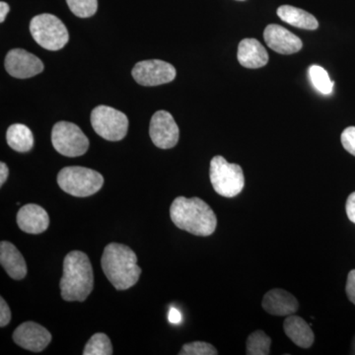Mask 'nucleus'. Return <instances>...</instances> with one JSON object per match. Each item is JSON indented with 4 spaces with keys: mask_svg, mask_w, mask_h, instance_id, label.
<instances>
[{
    "mask_svg": "<svg viewBox=\"0 0 355 355\" xmlns=\"http://www.w3.org/2000/svg\"><path fill=\"white\" fill-rule=\"evenodd\" d=\"M170 216L178 228L196 236L211 235L217 226L214 210L198 198H175L170 207Z\"/></svg>",
    "mask_w": 355,
    "mask_h": 355,
    "instance_id": "1",
    "label": "nucleus"
},
{
    "mask_svg": "<svg viewBox=\"0 0 355 355\" xmlns=\"http://www.w3.org/2000/svg\"><path fill=\"white\" fill-rule=\"evenodd\" d=\"M103 272L118 291H127L139 282L141 268L130 247L111 243L105 248L101 259Z\"/></svg>",
    "mask_w": 355,
    "mask_h": 355,
    "instance_id": "2",
    "label": "nucleus"
},
{
    "mask_svg": "<svg viewBox=\"0 0 355 355\" xmlns=\"http://www.w3.org/2000/svg\"><path fill=\"white\" fill-rule=\"evenodd\" d=\"M60 287L65 301L83 302L87 299L94 287V275L87 254L72 251L65 256Z\"/></svg>",
    "mask_w": 355,
    "mask_h": 355,
    "instance_id": "3",
    "label": "nucleus"
},
{
    "mask_svg": "<svg viewBox=\"0 0 355 355\" xmlns=\"http://www.w3.org/2000/svg\"><path fill=\"white\" fill-rule=\"evenodd\" d=\"M60 188L70 196L86 198L98 193L104 184L99 172L80 166H71L60 170L58 175Z\"/></svg>",
    "mask_w": 355,
    "mask_h": 355,
    "instance_id": "4",
    "label": "nucleus"
},
{
    "mask_svg": "<svg viewBox=\"0 0 355 355\" xmlns=\"http://www.w3.org/2000/svg\"><path fill=\"white\" fill-rule=\"evenodd\" d=\"M209 177L214 191L222 197L234 198L244 189L245 178L241 166L231 164L220 155L212 158Z\"/></svg>",
    "mask_w": 355,
    "mask_h": 355,
    "instance_id": "5",
    "label": "nucleus"
},
{
    "mask_svg": "<svg viewBox=\"0 0 355 355\" xmlns=\"http://www.w3.org/2000/svg\"><path fill=\"white\" fill-rule=\"evenodd\" d=\"M33 39L44 50L58 51L69 43V35L62 21L53 14L35 16L30 22Z\"/></svg>",
    "mask_w": 355,
    "mask_h": 355,
    "instance_id": "6",
    "label": "nucleus"
},
{
    "mask_svg": "<svg viewBox=\"0 0 355 355\" xmlns=\"http://www.w3.org/2000/svg\"><path fill=\"white\" fill-rule=\"evenodd\" d=\"M51 144L58 153L67 157H78L89 148L87 137L78 125L69 121H58L53 125Z\"/></svg>",
    "mask_w": 355,
    "mask_h": 355,
    "instance_id": "7",
    "label": "nucleus"
},
{
    "mask_svg": "<svg viewBox=\"0 0 355 355\" xmlns=\"http://www.w3.org/2000/svg\"><path fill=\"white\" fill-rule=\"evenodd\" d=\"M91 125L99 137L109 141L125 139L128 119L123 112L109 106H98L91 113Z\"/></svg>",
    "mask_w": 355,
    "mask_h": 355,
    "instance_id": "8",
    "label": "nucleus"
},
{
    "mask_svg": "<svg viewBox=\"0 0 355 355\" xmlns=\"http://www.w3.org/2000/svg\"><path fill=\"white\" fill-rule=\"evenodd\" d=\"M132 77L139 85L158 86L170 83L176 77V69L161 60H142L135 65Z\"/></svg>",
    "mask_w": 355,
    "mask_h": 355,
    "instance_id": "9",
    "label": "nucleus"
},
{
    "mask_svg": "<svg viewBox=\"0 0 355 355\" xmlns=\"http://www.w3.org/2000/svg\"><path fill=\"white\" fill-rule=\"evenodd\" d=\"M149 135L154 146L158 148H173L179 141V127L171 114L158 111L151 118Z\"/></svg>",
    "mask_w": 355,
    "mask_h": 355,
    "instance_id": "10",
    "label": "nucleus"
},
{
    "mask_svg": "<svg viewBox=\"0 0 355 355\" xmlns=\"http://www.w3.org/2000/svg\"><path fill=\"white\" fill-rule=\"evenodd\" d=\"M4 65L11 76L20 79L38 76L44 69L43 62L38 57L23 49L9 51Z\"/></svg>",
    "mask_w": 355,
    "mask_h": 355,
    "instance_id": "11",
    "label": "nucleus"
},
{
    "mask_svg": "<svg viewBox=\"0 0 355 355\" xmlns=\"http://www.w3.org/2000/svg\"><path fill=\"white\" fill-rule=\"evenodd\" d=\"M16 345L33 352H43L51 342L50 331L35 322H25L16 328L13 333Z\"/></svg>",
    "mask_w": 355,
    "mask_h": 355,
    "instance_id": "12",
    "label": "nucleus"
},
{
    "mask_svg": "<svg viewBox=\"0 0 355 355\" xmlns=\"http://www.w3.org/2000/svg\"><path fill=\"white\" fill-rule=\"evenodd\" d=\"M263 39L268 48L282 55L298 53L303 46L300 38L282 26L277 24L266 26Z\"/></svg>",
    "mask_w": 355,
    "mask_h": 355,
    "instance_id": "13",
    "label": "nucleus"
},
{
    "mask_svg": "<svg viewBox=\"0 0 355 355\" xmlns=\"http://www.w3.org/2000/svg\"><path fill=\"white\" fill-rule=\"evenodd\" d=\"M18 226L28 234H41L50 225L48 212L35 203H29L21 207L17 214Z\"/></svg>",
    "mask_w": 355,
    "mask_h": 355,
    "instance_id": "14",
    "label": "nucleus"
},
{
    "mask_svg": "<svg viewBox=\"0 0 355 355\" xmlns=\"http://www.w3.org/2000/svg\"><path fill=\"white\" fill-rule=\"evenodd\" d=\"M263 310L273 316H291L298 310L297 299L284 289H272L263 296Z\"/></svg>",
    "mask_w": 355,
    "mask_h": 355,
    "instance_id": "15",
    "label": "nucleus"
},
{
    "mask_svg": "<svg viewBox=\"0 0 355 355\" xmlns=\"http://www.w3.org/2000/svg\"><path fill=\"white\" fill-rule=\"evenodd\" d=\"M237 58L246 69H260L268 64V53L258 40L244 39L238 46Z\"/></svg>",
    "mask_w": 355,
    "mask_h": 355,
    "instance_id": "16",
    "label": "nucleus"
},
{
    "mask_svg": "<svg viewBox=\"0 0 355 355\" xmlns=\"http://www.w3.org/2000/svg\"><path fill=\"white\" fill-rule=\"evenodd\" d=\"M0 263L11 279H23L27 275V265L24 258L12 243H0Z\"/></svg>",
    "mask_w": 355,
    "mask_h": 355,
    "instance_id": "17",
    "label": "nucleus"
},
{
    "mask_svg": "<svg viewBox=\"0 0 355 355\" xmlns=\"http://www.w3.org/2000/svg\"><path fill=\"white\" fill-rule=\"evenodd\" d=\"M284 333L301 349H309L314 343L315 336L310 324L302 318L291 315L284 323Z\"/></svg>",
    "mask_w": 355,
    "mask_h": 355,
    "instance_id": "18",
    "label": "nucleus"
},
{
    "mask_svg": "<svg viewBox=\"0 0 355 355\" xmlns=\"http://www.w3.org/2000/svg\"><path fill=\"white\" fill-rule=\"evenodd\" d=\"M277 13L280 19L293 27L305 30H316L319 27V23L312 14L297 7L282 6L279 7Z\"/></svg>",
    "mask_w": 355,
    "mask_h": 355,
    "instance_id": "19",
    "label": "nucleus"
},
{
    "mask_svg": "<svg viewBox=\"0 0 355 355\" xmlns=\"http://www.w3.org/2000/svg\"><path fill=\"white\" fill-rule=\"evenodd\" d=\"M6 141L17 153H28L34 146V135L27 125L14 123L7 130Z\"/></svg>",
    "mask_w": 355,
    "mask_h": 355,
    "instance_id": "20",
    "label": "nucleus"
},
{
    "mask_svg": "<svg viewBox=\"0 0 355 355\" xmlns=\"http://www.w3.org/2000/svg\"><path fill=\"white\" fill-rule=\"evenodd\" d=\"M272 340L263 331H256L248 336V355H268L270 354Z\"/></svg>",
    "mask_w": 355,
    "mask_h": 355,
    "instance_id": "21",
    "label": "nucleus"
},
{
    "mask_svg": "<svg viewBox=\"0 0 355 355\" xmlns=\"http://www.w3.org/2000/svg\"><path fill=\"white\" fill-rule=\"evenodd\" d=\"M113 345L108 336L98 333L86 343L84 347V355H112L113 354Z\"/></svg>",
    "mask_w": 355,
    "mask_h": 355,
    "instance_id": "22",
    "label": "nucleus"
},
{
    "mask_svg": "<svg viewBox=\"0 0 355 355\" xmlns=\"http://www.w3.org/2000/svg\"><path fill=\"white\" fill-rule=\"evenodd\" d=\"M309 76L313 86L324 95H330L333 92L334 81L331 80L328 72L319 65H312L309 67Z\"/></svg>",
    "mask_w": 355,
    "mask_h": 355,
    "instance_id": "23",
    "label": "nucleus"
},
{
    "mask_svg": "<svg viewBox=\"0 0 355 355\" xmlns=\"http://www.w3.org/2000/svg\"><path fill=\"white\" fill-rule=\"evenodd\" d=\"M71 12L79 18L94 15L98 8V0H67Z\"/></svg>",
    "mask_w": 355,
    "mask_h": 355,
    "instance_id": "24",
    "label": "nucleus"
},
{
    "mask_svg": "<svg viewBox=\"0 0 355 355\" xmlns=\"http://www.w3.org/2000/svg\"><path fill=\"white\" fill-rule=\"evenodd\" d=\"M180 355H216L218 352L214 345L205 342L186 343L182 347Z\"/></svg>",
    "mask_w": 355,
    "mask_h": 355,
    "instance_id": "25",
    "label": "nucleus"
},
{
    "mask_svg": "<svg viewBox=\"0 0 355 355\" xmlns=\"http://www.w3.org/2000/svg\"><path fill=\"white\" fill-rule=\"evenodd\" d=\"M343 148L347 153L355 156V127H349L345 128L340 137Z\"/></svg>",
    "mask_w": 355,
    "mask_h": 355,
    "instance_id": "26",
    "label": "nucleus"
},
{
    "mask_svg": "<svg viewBox=\"0 0 355 355\" xmlns=\"http://www.w3.org/2000/svg\"><path fill=\"white\" fill-rule=\"evenodd\" d=\"M11 321V310L3 298H0V327L7 326Z\"/></svg>",
    "mask_w": 355,
    "mask_h": 355,
    "instance_id": "27",
    "label": "nucleus"
},
{
    "mask_svg": "<svg viewBox=\"0 0 355 355\" xmlns=\"http://www.w3.org/2000/svg\"><path fill=\"white\" fill-rule=\"evenodd\" d=\"M345 291H347L350 302L355 305V270H350L349 273Z\"/></svg>",
    "mask_w": 355,
    "mask_h": 355,
    "instance_id": "28",
    "label": "nucleus"
},
{
    "mask_svg": "<svg viewBox=\"0 0 355 355\" xmlns=\"http://www.w3.org/2000/svg\"><path fill=\"white\" fill-rule=\"evenodd\" d=\"M345 209H347V214L349 220L355 224V191L350 193L349 197L347 198Z\"/></svg>",
    "mask_w": 355,
    "mask_h": 355,
    "instance_id": "29",
    "label": "nucleus"
},
{
    "mask_svg": "<svg viewBox=\"0 0 355 355\" xmlns=\"http://www.w3.org/2000/svg\"><path fill=\"white\" fill-rule=\"evenodd\" d=\"M169 322L172 324H179L181 323L182 320V315L181 313L179 312L177 309H175V308H171L169 311Z\"/></svg>",
    "mask_w": 355,
    "mask_h": 355,
    "instance_id": "30",
    "label": "nucleus"
},
{
    "mask_svg": "<svg viewBox=\"0 0 355 355\" xmlns=\"http://www.w3.org/2000/svg\"><path fill=\"white\" fill-rule=\"evenodd\" d=\"M8 175L9 170L6 163H0V186H3V184L6 182L7 178H8Z\"/></svg>",
    "mask_w": 355,
    "mask_h": 355,
    "instance_id": "31",
    "label": "nucleus"
},
{
    "mask_svg": "<svg viewBox=\"0 0 355 355\" xmlns=\"http://www.w3.org/2000/svg\"><path fill=\"white\" fill-rule=\"evenodd\" d=\"M10 10V6L6 2H0V22L3 23L6 20L7 13Z\"/></svg>",
    "mask_w": 355,
    "mask_h": 355,
    "instance_id": "32",
    "label": "nucleus"
},
{
    "mask_svg": "<svg viewBox=\"0 0 355 355\" xmlns=\"http://www.w3.org/2000/svg\"><path fill=\"white\" fill-rule=\"evenodd\" d=\"M352 354H355V336L354 340H352Z\"/></svg>",
    "mask_w": 355,
    "mask_h": 355,
    "instance_id": "33",
    "label": "nucleus"
},
{
    "mask_svg": "<svg viewBox=\"0 0 355 355\" xmlns=\"http://www.w3.org/2000/svg\"><path fill=\"white\" fill-rule=\"evenodd\" d=\"M237 1H244V0H237Z\"/></svg>",
    "mask_w": 355,
    "mask_h": 355,
    "instance_id": "34",
    "label": "nucleus"
}]
</instances>
